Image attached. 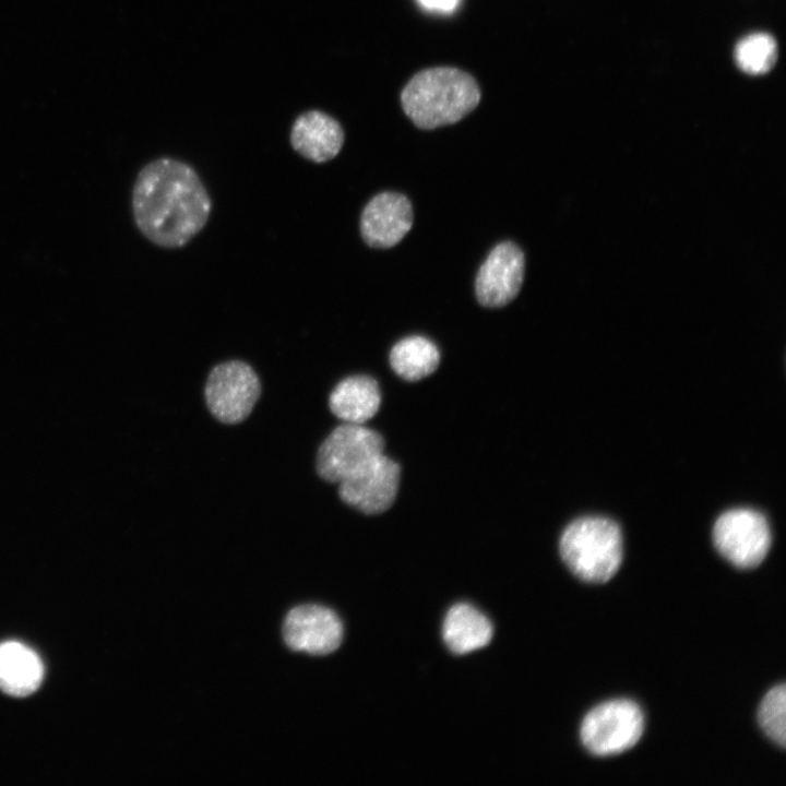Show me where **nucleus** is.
Returning <instances> with one entry per match:
<instances>
[{
    "mask_svg": "<svg viewBox=\"0 0 786 786\" xmlns=\"http://www.w3.org/2000/svg\"><path fill=\"white\" fill-rule=\"evenodd\" d=\"M44 677L38 655L26 645L9 641L0 644V689L13 696L37 690Z\"/></svg>",
    "mask_w": 786,
    "mask_h": 786,
    "instance_id": "4468645a",
    "label": "nucleus"
},
{
    "mask_svg": "<svg viewBox=\"0 0 786 786\" xmlns=\"http://www.w3.org/2000/svg\"><path fill=\"white\" fill-rule=\"evenodd\" d=\"M420 4L429 10H437L442 12L453 11L458 0H418Z\"/></svg>",
    "mask_w": 786,
    "mask_h": 786,
    "instance_id": "6ab92c4d",
    "label": "nucleus"
},
{
    "mask_svg": "<svg viewBox=\"0 0 786 786\" xmlns=\"http://www.w3.org/2000/svg\"><path fill=\"white\" fill-rule=\"evenodd\" d=\"M287 646L311 655L334 652L343 638V626L331 609L320 605H301L291 609L283 626Z\"/></svg>",
    "mask_w": 786,
    "mask_h": 786,
    "instance_id": "9d476101",
    "label": "nucleus"
},
{
    "mask_svg": "<svg viewBox=\"0 0 786 786\" xmlns=\"http://www.w3.org/2000/svg\"><path fill=\"white\" fill-rule=\"evenodd\" d=\"M560 555L570 571L588 583H605L622 561V535L610 519L585 516L574 520L560 538Z\"/></svg>",
    "mask_w": 786,
    "mask_h": 786,
    "instance_id": "7ed1b4c3",
    "label": "nucleus"
},
{
    "mask_svg": "<svg viewBox=\"0 0 786 786\" xmlns=\"http://www.w3.org/2000/svg\"><path fill=\"white\" fill-rule=\"evenodd\" d=\"M382 436L364 425L343 422L323 440L315 458L317 472L330 483H340L382 454Z\"/></svg>",
    "mask_w": 786,
    "mask_h": 786,
    "instance_id": "0eeeda50",
    "label": "nucleus"
},
{
    "mask_svg": "<svg viewBox=\"0 0 786 786\" xmlns=\"http://www.w3.org/2000/svg\"><path fill=\"white\" fill-rule=\"evenodd\" d=\"M289 139L299 155L322 164L340 153L344 143V131L333 117L319 110H310L294 121Z\"/></svg>",
    "mask_w": 786,
    "mask_h": 786,
    "instance_id": "f8f14e48",
    "label": "nucleus"
},
{
    "mask_svg": "<svg viewBox=\"0 0 786 786\" xmlns=\"http://www.w3.org/2000/svg\"><path fill=\"white\" fill-rule=\"evenodd\" d=\"M712 536L716 550L740 569L758 567L771 547V531L765 516L747 508L723 513L714 524Z\"/></svg>",
    "mask_w": 786,
    "mask_h": 786,
    "instance_id": "39448f33",
    "label": "nucleus"
},
{
    "mask_svg": "<svg viewBox=\"0 0 786 786\" xmlns=\"http://www.w3.org/2000/svg\"><path fill=\"white\" fill-rule=\"evenodd\" d=\"M131 206L134 223L146 239L162 248L177 249L204 228L212 201L193 167L162 157L139 171Z\"/></svg>",
    "mask_w": 786,
    "mask_h": 786,
    "instance_id": "f257e3e1",
    "label": "nucleus"
},
{
    "mask_svg": "<svg viewBox=\"0 0 786 786\" xmlns=\"http://www.w3.org/2000/svg\"><path fill=\"white\" fill-rule=\"evenodd\" d=\"M442 638L454 654H466L486 646L492 638V626L479 610L468 604H456L448 611Z\"/></svg>",
    "mask_w": 786,
    "mask_h": 786,
    "instance_id": "2eb2a0df",
    "label": "nucleus"
},
{
    "mask_svg": "<svg viewBox=\"0 0 786 786\" xmlns=\"http://www.w3.org/2000/svg\"><path fill=\"white\" fill-rule=\"evenodd\" d=\"M380 404L378 382L364 374L343 379L329 396L331 412L347 424L364 425L377 414Z\"/></svg>",
    "mask_w": 786,
    "mask_h": 786,
    "instance_id": "ddd939ff",
    "label": "nucleus"
},
{
    "mask_svg": "<svg viewBox=\"0 0 786 786\" xmlns=\"http://www.w3.org/2000/svg\"><path fill=\"white\" fill-rule=\"evenodd\" d=\"M644 730V716L629 700H615L594 707L584 717L580 737L594 755L609 757L634 747Z\"/></svg>",
    "mask_w": 786,
    "mask_h": 786,
    "instance_id": "20e7f679",
    "label": "nucleus"
},
{
    "mask_svg": "<svg viewBox=\"0 0 786 786\" xmlns=\"http://www.w3.org/2000/svg\"><path fill=\"white\" fill-rule=\"evenodd\" d=\"M759 723L775 743L786 746V687L784 683L771 689L759 710Z\"/></svg>",
    "mask_w": 786,
    "mask_h": 786,
    "instance_id": "a211bd4d",
    "label": "nucleus"
},
{
    "mask_svg": "<svg viewBox=\"0 0 786 786\" xmlns=\"http://www.w3.org/2000/svg\"><path fill=\"white\" fill-rule=\"evenodd\" d=\"M524 270V253L515 243L497 245L476 276L475 293L479 303L498 308L511 302L522 287Z\"/></svg>",
    "mask_w": 786,
    "mask_h": 786,
    "instance_id": "1a4fd4ad",
    "label": "nucleus"
},
{
    "mask_svg": "<svg viewBox=\"0 0 786 786\" xmlns=\"http://www.w3.org/2000/svg\"><path fill=\"white\" fill-rule=\"evenodd\" d=\"M261 394L253 368L241 360L215 366L206 380L204 397L212 415L224 424H238L252 412Z\"/></svg>",
    "mask_w": 786,
    "mask_h": 786,
    "instance_id": "423d86ee",
    "label": "nucleus"
},
{
    "mask_svg": "<svg viewBox=\"0 0 786 786\" xmlns=\"http://www.w3.org/2000/svg\"><path fill=\"white\" fill-rule=\"evenodd\" d=\"M479 100L480 91L474 78L450 67L418 72L401 94L405 114L415 126L426 130L460 121Z\"/></svg>",
    "mask_w": 786,
    "mask_h": 786,
    "instance_id": "f03ea898",
    "label": "nucleus"
},
{
    "mask_svg": "<svg viewBox=\"0 0 786 786\" xmlns=\"http://www.w3.org/2000/svg\"><path fill=\"white\" fill-rule=\"evenodd\" d=\"M410 201L397 192H382L373 196L360 216V234L372 248L386 249L397 245L413 225Z\"/></svg>",
    "mask_w": 786,
    "mask_h": 786,
    "instance_id": "9b49d317",
    "label": "nucleus"
},
{
    "mask_svg": "<svg viewBox=\"0 0 786 786\" xmlns=\"http://www.w3.org/2000/svg\"><path fill=\"white\" fill-rule=\"evenodd\" d=\"M394 372L407 381H418L431 374L440 361V353L430 340L413 335L398 341L390 352Z\"/></svg>",
    "mask_w": 786,
    "mask_h": 786,
    "instance_id": "dca6fc26",
    "label": "nucleus"
},
{
    "mask_svg": "<svg viewBox=\"0 0 786 786\" xmlns=\"http://www.w3.org/2000/svg\"><path fill=\"white\" fill-rule=\"evenodd\" d=\"M777 43L767 33H753L740 39L735 47L737 67L751 75L765 74L777 60Z\"/></svg>",
    "mask_w": 786,
    "mask_h": 786,
    "instance_id": "f3484780",
    "label": "nucleus"
},
{
    "mask_svg": "<svg viewBox=\"0 0 786 786\" xmlns=\"http://www.w3.org/2000/svg\"><path fill=\"white\" fill-rule=\"evenodd\" d=\"M400 478V465L382 453L340 481L338 495L362 513L379 514L393 504Z\"/></svg>",
    "mask_w": 786,
    "mask_h": 786,
    "instance_id": "6e6552de",
    "label": "nucleus"
}]
</instances>
